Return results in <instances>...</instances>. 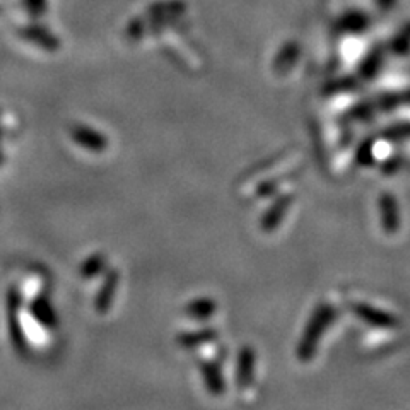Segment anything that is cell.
Segmentation results:
<instances>
[{
    "instance_id": "1",
    "label": "cell",
    "mask_w": 410,
    "mask_h": 410,
    "mask_svg": "<svg viewBox=\"0 0 410 410\" xmlns=\"http://www.w3.org/2000/svg\"><path fill=\"white\" fill-rule=\"evenodd\" d=\"M21 303H23L21 291L18 287H11L7 292V330H9L14 351L21 358H26L30 354V343H28V337L23 330V323H21Z\"/></svg>"
},
{
    "instance_id": "2",
    "label": "cell",
    "mask_w": 410,
    "mask_h": 410,
    "mask_svg": "<svg viewBox=\"0 0 410 410\" xmlns=\"http://www.w3.org/2000/svg\"><path fill=\"white\" fill-rule=\"evenodd\" d=\"M30 313L31 317L47 330L59 329V314H57V309L53 308L48 294L40 292L33 297L30 303Z\"/></svg>"
},
{
    "instance_id": "3",
    "label": "cell",
    "mask_w": 410,
    "mask_h": 410,
    "mask_svg": "<svg viewBox=\"0 0 410 410\" xmlns=\"http://www.w3.org/2000/svg\"><path fill=\"white\" fill-rule=\"evenodd\" d=\"M332 313H334L332 308H321L320 313H317V317H314L312 323H309L303 342H301L300 349L301 359L309 358V354L313 352V347L317 346V341L320 338V335L323 332V326H325L326 321H330V318H332Z\"/></svg>"
},
{
    "instance_id": "4",
    "label": "cell",
    "mask_w": 410,
    "mask_h": 410,
    "mask_svg": "<svg viewBox=\"0 0 410 410\" xmlns=\"http://www.w3.org/2000/svg\"><path fill=\"white\" fill-rule=\"evenodd\" d=\"M70 137L77 146L88 149L89 152H103L108 147L106 137L101 132L94 130V128L86 125H74L70 128Z\"/></svg>"
},
{
    "instance_id": "5",
    "label": "cell",
    "mask_w": 410,
    "mask_h": 410,
    "mask_svg": "<svg viewBox=\"0 0 410 410\" xmlns=\"http://www.w3.org/2000/svg\"><path fill=\"white\" fill-rule=\"evenodd\" d=\"M118 280H120L118 271L111 268V271L106 273L105 280H103L101 289L98 291L96 297H94V309H96L98 313L105 314L108 309L111 308V304H113V300H115V294H117V289H118Z\"/></svg>"
},
{
    "instance_id": "6",
    "label": "cell",
    "mask_w": 410,
    "mask_h": 410,
    "mask_svg": "<svg viewBox=\"0 0 410 410\" xmlns=\"http://www.w3.org/2000/svg\"><path fill=\"white\" fill-rule=\"evenodd\" d=\"M105 265H106V256L103 254H93L91 256L82 262L81 267H79V275L82 277V279H93V277H96L98 273H101L105 271Z\"/></svg>"
},
{
    "instance_id": "7",
    "label": "cell",
    "mask_w": 410,
    "mask_h": 410,
    "mask_svg": "<svg viewBox=\"0 0 410 410\" xmlns=\"http://www.w3.org/2000/svg\"><path fill=\"white\" fill-rule=\"evenodd\" d=\"M355 312L359 313V317H361L363 320L370 321L372 323V325L385 326V325H393V323H395V320L388 317L387 313L376 312V309L370 308V306H355Z\"/></svg>"
},
{
    "instance_id": "8",
    "label": "cell",
    "mask_w": 410,
    "mask_h": 410,
    "mask_svg": "<svg viewBox=\"0 0 410 410\" xmlns=\"http://www.w3.org/2000/svg\"><path fill=\"white\" fill-rule=\"evenodd\" d=\"M251 375H254V352L250 349H244L241 352V358H239V385H241V387L248 385V381L251 380Z\"/></svg>"
},
{
    "instance_id": "9",
    "label": "cell",
    "mask_w": 410,
    "mask_h": 410,
    "mask_svg": "<svg viewBox=\"0 0 410 410\" xmlns=\"http://www.w3.org/2000/svg\"><path fill=\"white\" fill-rule=\"evenodd\" d=\"M381 212H383L385 219L390 217L387 222V229H395V226L399 224V212H397V205L390 195L381 198Z\"/></svg>"
},
{
    "instance_id": "10",
    "label": "cell",
    "mask_w": 410,
    "mask_h": 410,
    "mask_svg": "<svg viewBox=\"0 0 410 410\" xmlns=\"http://www.w3.org/2000/svg\"><path fill=\"white\" fill-rule=\"evenodd\" d=\"M24 36H26L28 40L35 41V43H38L40 47H43V48H47V50H57V48H59V41H57V38H53V36H50L48 33H45V31L26 30V31H24Z\"/></svg>"
},
{
    "instance_id": "11",
    "label": "cell",
    "mask_w": 410,
    "mask_h": 410,
    "mask_svg": "<svg viewBox=\"0 0 410 410\" xmlns=\"http://www.w3.org/2000/svg\"><path fill=\"white\" fill-rule=\"evenodd\" d=\"M202 372H204L207 385H209L210 390L214 393L222 392L224 387H222L221 372H219V370H215V366H212V364H202Z\"/></svg>"
},
{
    "instance_id": "12",
    "label": "cell",
    "mask_w": 410,
    "mask_h": 410,
    "mask_svg": "<svg viewBox=\"0 0 410 410\" xmlns=\"http://www.w3.org/2000/svg\"><path fill=\"white\" fill-rule=\"evenodd\" d=\"M186 312L190 313V317L207 318V317H210V313L214 312V304L210 303L209 300H200V301H195V303L190 304Z\"/></svg>"
},
{
    "instance_id": "13",
    "label": "cell",
    "mask_w": 410,
    "mask_h": 410,
    "mask_svg": "<svg viewBox=\"0 0 410 410\" xmlns=\"http://www.w3.org/2000/svg\"><path fill=\"white\" fill-rule=\"evenodd\" d=\"M4 151H2V125H0V166L4 164Z\"/></svg>"
}]
</instances>
